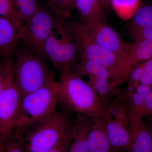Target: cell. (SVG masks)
<instances>
[{
	"instance_id": "obj_25",
	"label": "cell",
	"mask_w": 152,
	"mask_h": 152,
	"mask_svg": "<svg viewBox=\"0 0 152 152\" xmlns=\"http://www.w3.org/2000/svg\"><path fill=\"white\" fill-rule=\"evenodd\" d=\"M136 89L143 98L145 110V118L152 121V88L148 86L139 84Z\"/></svg>"
},
{
	"instance_id": "obj_26",
	"label": "cell",
	"mask_w": 152,
	"mask_h": 152,
	"mask_svg": "<svg viewBox=\"0 0 152 152\" xmlns=\"http://www.w3.org/2000/svg\"><path fill=\"white\" fill-rule=\"evenodd\" d=\"M140 83L152 88V57L145 62Z\"/></svg>"
},
{
	"instance_id": "obj_18",
	"label": "cell",
	"mask_w": 152,
	"mask_h": 152,
	"mask_svg": "<svg viewBox=\"0 0 152 152\" xmlns=\"http://www.w3.org/2000/svg\"><path fill=\"white\" fill-rule=\"evenodd\" d=\"M0 152H24L23 132L16 128L8 134L0 138Z\"/></svg>"
},
{
	"instance_id": "obj_8",
	"label": "cell",
	"mask_w": 152,
	"mask_h": 152,
	"mask_svg": "<svg viewBox=\"0 0 152 152\" xmlns=\"http://www.w3.org/2000/svg\"><path fill=\"white\" fill-rule=\"evenodd\" d=\"M55 26L54 17L49 8L39 5L33 16L19 30L20 41L34 53L45 57V44Z\"/></svg>"
},
{
	"instance_id": "obj_22",
	"label": "cell",
	"mask_w": 152,
	"mask_h": 152,
	"mask_svg": "<svg viewBox=\"0 0 152 152\" xmlns=\"http://www.w3.org/2000/svg\"><path fill=\"white\" fill-rule=\"evenodd\" d=\"M22 26L35 14L38 8L37 0H13Z\"/></svg>"
},
{
	"instance_id": "obj_1",
	"label": "cell",
	"mask_w": 152,
	"mask_h": 152,
	"mask_svg": "<svg viewBox=\"0 0 152 152\" xmlns=\"http://www.w3.org/2000/svg\"><path fill=\"white\" fill-rule=\"evenodd\" d=\"M59 101L64 109L84 115L90 119L101 117L105 102L88 83L65 66L60 70Z\"/></svg>"
},
{
	"instance_id": "obj_9",
	"label": "cell",
	"mask_w": 152,
	"mask_h": 152,
	"mask_svg": "<svg viewBox=\"0 0 152 152\" xmlns=\"http://www.w3.org/2000/svg\"><path fill=\"white\" fill-rule=\"evenodd\" d=\"M55 29L56 31L52 32L45 44V56L50 60L59 71L66 66L72 69L77 63L75 45L61 22L56 21Z\"/></svg>"
},
{
	"instance_id": "obj_27",
	"label": "cell",
	"mask_w": 152,
	"mask_h": 152,
	"mask_svg": "<svg viewBox=\"0 0 152 152\" xmlns=\"http://www.w3.org/2000/svg\"><path fill=\"white\" fill-rule=\"evenodd\" d=\"M145 62H143L135 66L131 72L128 80V86H137L140 83Z\"/></svg>"
},
{
	"instance_id": "obj_30",
	"label": "cell",
	"mask_w": 152,
	"mask_h": 152,
	"mask_svg": "<svg viewBox=\"0 0 152 152\" xmlns=\"http://www.w3.org/2000/svg\"><path fill=\"white\" fill-rule=\"evenodd\" d=\"M5 66L4 60L0 58V94L2 90L4 79Z\"/></svg>"
},
{
	"instance_id": "obj_13",
	"label": "cell",
	"mask_w": 152,
	"mask_h": 152,
	"mask_svg": "<svg viewBox=\"0 0 152 152\" xmlns=\"http://www.w3.org/2000/svg\"><path fill=\"white\" fill-rule=\"evenodd\" d=\"M20 41L18 30L10 21L0 15V58H12Z\"/></svg>"
},
{
	"instance_id": "obj_4",
	"label": "cell",
	"mask_w": 152,
	"mask_h": 152,
	"mask_svg": "<svg viewBox=\"0 0 152 152\" xmlns=\"http://www.w3.org/2000/svg\"><path fill=\"white\" fill-rule=\"evenodd\" d=\"M14 55L15 82L22 97L55 79L54 73L48 68L42 57L24 45L20 46L18 45Z\"/></svg>"
},
{
	"instance_id": "obj_33",
	"label": "cell",
	"mask_w": 152,
	"mask_h": 152,
	"mask_svg": "<svg viewBox=\"0 0 152 152\" xmlns=\"http://www.w3.org/2000/svg\"></svg>"
},
{
	"instance_id": "obj_29",
	"label": "cell",
	"mask_w": 152,
	"mask_h": 152,
	"mask_svg": "<svg viewBox=\"0 0 152 152\" xmlns=\"http://www.w3.org/2000/svg\"><path fill=\"white\" fill-rule=\"evenodd\" d=\"M72 140V135L63 140L47 152H68Z\"/></svg>"
},
{
	"instance_id": "obj_7",
	"label": "cell",
	"mask_w": 152,
	"mask_h": 152,
	"mask_svg": "<svg viewBox=\"0 0 152 152\" xmlns=\"http://www.w3.org/2000/svg\"><path fill=\"white\" fill-rule=\"evenodd\" d=\"M4 60L5 72L0 94V138L8 134L16 128L22 99L15 82L12 58Z\"/></svg>"
},
{
	"instance_id": "obj_24",
	"label": "cell",
	"mask_w": 152,
	"mask_h": 152,
	"mask_svg": "<svg viewBox=\"0 0 152 152\" xmlns=\"http://www.w3.org/2000/svg\"><path fill=\"white\" fill-rule=\"evenodd\" d=\"M0 15L10 21L18 31L21 28L13 0H0Z\"/></svg>"
},
{
	"instance_id": "obj_6",
	"label": "cell",
	"mask_w": 152,
	"mask_h": 152,
	"mask_svg": "<svg viewBox=\"0 0 152 152\" xmlns=\"http://www.w3.org/2000/svg\"><path fill=\"white\" fill-rule=\"evenodd\" d=\"M102 117L105 124L113 152H129L131 137L129 108L121 91L105 102Z\"/></svg>"
},
{
	"instance_id": "obj_15",
	"label": "cell",
	"mask_w": 152,
	"mask_h": 152,
	"mask_svg": "<svg viewBox=\"0 0 152 152\" xmlns=\"http://www.w3.org/2000/svg\"><path fill=\"white\" fill-rule=\"evenodd\" d=\"M75 9L78 12L82 23L105 21L106 8L101 0H76Z\"/></svg>"
},
{
	"instance_id": "obj_11",
	"label": "cell",
	"mask_w": 152,
	"mask_h": 152,
	"mask_svg": "<svg viewBox=\"0 0 152 152\" xmlns=\"http://www.w3.org/2000/svg\"><path fill=\"white\" fill-rule=\"evenodd\" d=\"M131 146L129 152H151L152 134L143 117L129 109Z\"/></svg>"
},
{
	"instance_id": "obj_20",
	"label": "cell",
	"mask_w": 152,
	"mask_h": 152,
	"mask_svg": "<svg viewBox=\"0 0 152 152\" xmlns=\"http://www.w3.org/2000/svg\"><path fill=\"white\" fill-rule=\"evenodd\" d=\"M76 0H48L49 9L54 15L56 21L67 20L71 11L75 8Z\"/></svg>"
},
{
	"instance_id": "obj_10",
	"label": "cell",
	"mask_w": 152,
	"mask_h": 152,
	"mask_svg": "<svg viewBox=\"0 0 152 152\" xmlns=\"http://www.w3.org/2000/svg\"><path fill=\"white\" fill-rule=\"evenodd\" d=\"M82 23L92 38L101 46L114 53L131 73L128 59L131 44L123 40L105 21L93 20Z\"/></svg>"
},
{
	"instance_id": "obj_34",
	"label": "cell",
	"mask_w": 152,
	"mask_h": 152,
	"mask_svg": "<svg viewBox=\"0 0 152 152\" xmlns=\"http://www.w3.org/2000/svg\"></svg>"
},
{
	"instance_id": "obj_12",
	"label": "cell",
	"mask_w": 152,
	"mask_h": 152,
	"mask_svg": "<svg viewBox=\"0 0 152 152\" xmlns=\"http://www.w3.org/2000/svg\"><path fill=\"white\" fill-rule=\"evenodd\" d=\"M89 152H112L104 121L102 117L91 119L88 136Z\"/></svg>"
},
{
	"instance_id": "obj_16",
	"label": "cell",
	"mask_w": 152,
	"mask_h": 152,
	"mask_svg": "<svg viewBox=\"0 0 152 152\" xmlns=\"http://www.w3.org/2000/svg\"><path fill=\"white\" fill-rule=\"evenodd\" d=\"M72 70L75 74L81 77L87 76L89 79H106L114 82L108 70L94 61L80 60Z\"/></svg>"
},
{
	"instance_id": "obj_23",
	"label": "cell",
	"mask_w": 152,
	"mask_h": 152,
	"mask_svg": "<svg viewBox=\"0 0 152 152\" xmlns=\"http://www.w3.org/2000/svg\"><path fill=\"white\" fill-rule=\"evenodd\" d=\"M152 24V6L139 8L133 16L131 31L141 29Z\"/></svg>"
},
{
	"instance_id": "obj_3",
	"label": "cell",
	"mask_w": 152,
	"mask_h": 152,
	"mask_svg": "<svg viewBox=\"0 0 152 152\" xmlns=\"http://www.w3.org/2000/svg\"><path fill=\"white\" fill-rule=\"evenodd\" d=\"M74 121L70 112L64 109L22 129L24 152H47L64 139L72 137Z\"/></svg>"
},
{
	"instance_id": "obj_5",
	"label": "cell",
	"mask_w": 152,
	"mask_h": 152,
	"mask_svg": "<svg viewBox=\"0 0 152 152\" xmlns=\"http://www.w3.org/2000/svg\"><path fill=\"white\" fill-rule=\"evenodd\" d=\"M58 84L55 79L22 97L16 128L24 129L56 111Z\"/></svg>"
},
{
	"instance_id": "obj_2",
	"label": "cell",
	"mask_w": 152,
	"mask_h": 152,
	"mask_svg": "<svg viewBox=\"0 0 152 152\" xmlns=\"http://www.w3.org/2000/svg\"><path fill=\"white\" fill-rule=\"evenodd\" d=\"M61 23L75 45L80 60L94 61L107 68L118 87L128 81L130 72L114 53L92 38L83 23L67 20Z\"/></svg>"
},
{
	"instance_id": "obj_19",
	"label": "cell",
	"mask_w": 152,
	"mask_h": 152,
	"mask_svg": "<svg viewBox=\"0 0 152 152\" xmlns=\"http://www.w3.org/2000/svg\"><path fill=\"white\" fill-rule=\"evenodd\" d=\"M121 94L129 109L143 118H145L143 98L136 89V86H127Z\"/></svg>"
},
{
	"instance_id": "obj_31",
	"label": "cell",
	"mask_w": 152,
	"mask_h": 152,
	"mask_svg": "<svg viewBox=\"0 0 152 152\" xmlns=\"http://www.w3.org/2000/svg\"><path fill=\"white\" fill-rule=\"evenodd\" d=\"M106 9H109L110 6L111 0H101Z\"/></svg>"
},
{
	"instance_id": "obj_14",
	"label": "cell",
	"mask_w": 152,
	"mask_h": 152,
	"mask_svg": "<svg viewBox=\"0 0 152 152\" xmlns=\"http://www.w3.org/2000/svg\"><path fill=\"white\" fill-rule=\"evenodd\" d=\"M91 119L84 115L77 114L74 121L72 140L68 152H89L88 136Z\"/></svg>"
},
{
	"instance_id": "obj_17",
	"label": "cell",
	"mask_w": 152,
	"mask_h": 152,
	"mask_svg": "<svg viewBox=\"0 0 152 152\" xmlns=\"http://www.w3.org/2000/svg\"><path fill=\"white\" fill-rule=\"evenodd\" d=\"M152 57V39L134 41L131 44L129 51V66L132 71L136 66Z\"/></svg>"
},
{
	"instance_id": "obj_32",
	"label": "cell",
	"mask_w": 152,
	"mask_h": 152,
	"mask_svg": "<svg viewBox=\"0 0 152 152\" xmlns=\"http://www.w3.org/2000/svg\"><path fill=\"white\" fill-rule=\"evenodd\" d=\"M149 129L150 130V132H151V133L152 134V122L151 123V126H150Z\"/></svg>"
},
{
	"instance_id": "obj_21",
	"label": "cell",
	"mask_w": 152,
	"mask_h": 152,
	"mask_svg": "<svg viewBox=\"0 0 152 152\" xmlns=\"http://www.w3.org/2000/svg\"><path fill=\"white\" fill-rule=\"evenodd\" d=\"M140 0H111L110 6L122 18L133 17L139 8Z\"/></svg>"
},
{
	"instance_id": "obj_28",
	"label": "cell",
	"mask_w": 152,
	"mask_h": 152,
	"mask_svg": "<svg viewBox=\"0 0 152 152\" xmlns=\"http://www.w3.org/2000/svg\"><path fill=\"white\" fill-rule=\"evenodd\" d=\"M132 37L134 41L152 39V24L141 29L131 31Z\"/></svg>"
}]
</instances>
